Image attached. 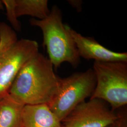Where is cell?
Wrapping results in <instances>:
<instances>
[{
  "instance_id": "obj_1",
  "label": "cell",
  "mask_w": 127,
  "mask_h": 127,
  "mask_svg": "<svg viewBox=\"0 0 127 127\" xmlns=\"http://www.w3.org/2000/svg\"><path fill=\"white\" fill-rule=\"evenodd\" d=\"M60 79L48 58L38 52L21 69L8 94L25 105L49 104L58 93Z\"/></svg>"
},
{
  "instance_id": "obj_2",
  "label": "cell",
  "mask_w": 127,
  "mask_h": 127,
  "mask_svg": "<svg viewBox=\"0 0 127 127\" xmlns=\"http://www.w3.org/2000/svg\"><path fill=\"white\" fill-rule=\"evenodd\" d=\"M31 26L39 27L42 32L43 44L46 47L48 59L57 69L64 62L76 68L80 63V57L75 43L63 23L61 9L53 6L49 16L43 19L32 18Z\"/></svg>"
},
{
  "instance_id": "obj_3",
  "label": "cell",
  "mask_w": 127,
  "mask_h": 127,
  "mask_svg": "<svg viewBox=\"0 0 127 127\" xmlns=\"http://www.w3.org/2000/svg\"><path fill=\"white\" fill-rule=\"evenodd\" d=\"M96 79L90 99H99L117 111L127 104V62L95 61L93 68Z\"/></svg>"
},
{
  "instance_id": "obj_4",
  "label": "cell",
  "mask_w": 127,
  "mask_h": 127,
  "mask_svg": "<svg viewBox=\"0 0 127 127\" xmlns=\"http://www.w3.org/2000/svg\"><path fill=\"white\" fill-rule=\"evenodd\" d=\"M95 85L96 79L92 68L61 78L58 93L48 105L62 122L78 105L91 98Z\"/></svg>"
},
{
  "instance_id": "obj_5",
  "label": "cell",
  "mask_w": 127,
  "mask_h": 127,
  "mask_svg": "<svg viewBox=\"0 0 127 127\" xmlns=\"http://www.w3.org/2000/svg\"><path fill=\"white\" fill-rule=\"evenodd\" d=\"M38 52L36 41L26 39L18 40L5 51L0 60V98L8 94L21 69Z\"/></svg>"
},
{
  "instance_id": "obj_6",
  "label": "cell",
  "mask_w": 127,
  "mask_h": 127,
  "mask_svg": "<svg viewBox=\"0 0 127 127\" xmlns=\"http://www.w3.org/2000/svg\"><path fill=\"white\" fill-rule=\"evenodd\" d=\"M118 117V111L99 99H90L78 105L61 122L63 127H107Z\"/></svg>"
},
{
  "instance_id": "obj_7",
  "label": "cell",
  "mask_w": 127,
  "mask_h": 127,
  "mask_svg": "<svg viewBox=\"0 0 127 127\" xmlns=\"http://www.w3.org/2000/svg\"><path fill=\"white\" fill-rule=\"evenodd\" d=\"M65 27L73 38L79 57L95 61H126L127 52L110 50L91 37L84 36L67 25Z\"/></svg>"
},
{
  "instance_id": "obj_8",
  "label": "cell",
  "mask_w": 127,
  "mask_h": 127,
  "mask_svg": "<svg viewBox=\"0 0 127 127\" xmlns=\"http://www.w3.org/2000/svg\"><path fill=\"white\" fill-rule=\"evenodd\" d=\"M22 127H63L61 122L48 104L25 105L22 116Z\"/></svg>"
},
{
  "instance_id": "obj_9",
  "label": "cell",
  "mask_w": 127,
  "mask_h": 127,
  "mask_svg": "<svg viewBox=\"0 0 127 127\" xmlns=\"http://www.w3.org/2000/svg\"><path fill=\"white\" fill-rule=\"evenodd\" d=\"M24 105L8 94L0 98V127H22Z\"/></svg>"
},
{
  "instance_id": "obj_10",
  "label": "cell",
  "mask_w": 127,
  "mask_h": 127,
  "mask_svg": "<svg viewBox=\"0 0 127 127\" xmlns=\"http://www.w3.org/2000/svg\"><path fill=\"white\" fill-rule=\"evenodd\" d=\"M15 11L18 18L27 15L42 20L49 16L50 10L47 0H15Z\"/></svg>"
},
{
  "instance_id": "obj_11",
  "label": "cell",
  "mask_w": 127,
  "mask_h": 127,
  "mask_svg": "<svg viewBox=\"0 0 127 127\" xmlns=\"http://www.w3.org/2000/svg\"><path fill=\"white\" fill-rule=\"evenodd\" d=\"M17 40V34L6 23H0V60L5 51Z\"/></svg>"
},
{
  "instance_id": "obj_12",
  "label": "cell",
  "mask_w": 127,
  "mask_h": 127,
  "mask_svg": "<svg viewBox=\"0 0 127 127\" xmlns=\"http://www.w3.org/2000/svg\"><path fill=\"white\" fill-rule=\"evenodd\" d=\"M3 6L6 9L7 17L14 29L17 31L21 30V24L17 17L15 11V0H2Z\"/></svg>"
},
{
  "instance_id": "obj_13",
  "label": "cell",
  "mask_w": 127,
  "mask_h": 127,
  "mask_svg": "<svg viewBox=\"0 0 127 127\" xmlns=\"http://www.w3.org/2000/svg\"><path fill=\"white\" fill-rule=\"evenodd\" d=\"M118 117L116 120L107 127H127L126 106L118 110Z\"/></svg>"
},
{
  "instance_id": "obj_14",
  "label": "cell",
  "mask_w": 127,
  "mask_h": 127,
  "mask_svg": "<svg viewBox=\"0 0 127 127\" xmlns=\"http://www.w3.org/2000/svg\"><path fill=\"white\" fill-rule=\"evenodd\" d=\"M68 2L76 9L79 10L80 11L81 10L82 3L81 0H69Z\"/></svg>"
},
{
  "instance_id": "obj_15",
  "label": "cell",
  "mask_w": 127,
  "mask_h": 127,
  "mask_svg": "<svg viewBox=\"0 0 127 127\" xmlns=\"http://www.w3.org/2000/svg\"><path fill=\"white\" fill-rule=\"evenodd\" d=\"M4 8V6L3 5V3L2 2V1L1 0H0V9L1 10V9H3Z\"/></svg>"
}]
</instances>
